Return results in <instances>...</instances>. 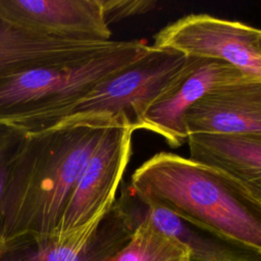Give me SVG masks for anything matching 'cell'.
Returning <instances> with one entry per match:
<instances>
[{
    "label": "cell",
    "mask_w": 261,
    "mask_h": 261,
    "mask_svg": "<svg viewBox=\"0 0 261 261\" xmlns=\"http://www.w3.org/2000/svg\"><path fill=\"white\" fill-rule=\"evenodd\" d=\"M107 128L83 124L27 134L5 193L3 245L57 232L76 180Z\"/></svg>",
    "instance_id": "cell-1"
},
{
    "label": "cell",
    "mask_w": 261,
    "mask_h": 261,
    "mask_svg": "<svg viewBox=\"0 0 261 261\" xmlns=\"http://www.w3.org/2000/svg\"><path fill=\"white\" fill-rule=\"evenodd\" d=\"M128 185L203 231L261 256V203L210 168L163 151L139 166Z\"/></svg>",
    "instance_id": "cell-2"
},
{
    "label": "cell",
    "mask_w": 261,
    "mask_h": 261,
    "mask_svg": "<svg viewBox=\"0 0 261 261\" xmlns=\"http://www.w3.org/2000/svg\"><path fill=\"white\" fill-rule=\"evenodd\" d=\"M150 47L141 40L116 41L88 57L0 76V123L27 134L52 127L97 84L134 62Z\"/></svg>",
    "instance_id": "cell-3"
},
{
    "label": "cell",
    "mask_w": 261,
    "mask_h": 261,
    "mask_svg": "<svg viewBox=\"0 0 261 261\" xmlns=\"http://www.w3.org/2000/svg\"><path fill=\"white\" fill-rule=\"evenodd\" d=\"M186 58L180 53L151 46L134 62L97 84L50 128L83 124L141 128L147 109Z\"/></svg>",
    "instance_id": "cell-4"
},
{
    "label": "cell",
    "mask_w": 261,
    "mask_h": 261,
    "mask_svg": "<svg viewBox=\"0 0 261 261\" xmlns=\"http://www.w3.org/2000/svg\"><path fill=\"white\" fill-rule=\"evenodd\" d=\"M152 47L186 57L221 60L261 79V31L242 21L191 13L161 29Z\"/></svg>",
    "instance_id": "cell-5"
},
{
    "label": "cell",
    "mask_w": 261,
    "mask_h": 261,
    "mask_svg": "<svg viewBox=\"0 0 261 261\" xmlns=\"http://www.w3.org/2000/svg\"><path fill=\"white\" fill-rule=\"evenodd\" d=\"M137 225L116 201L87 223L49 238H18L0 248V261H107Z\"/></svg>",
    "instance_id": "cell-6"
},
{
    "label": "cell",
    "mask_w": 261,
    "mask_h": 261,
    "mask_svg": "<svg viewBox=\"0 0 261 261\" xmlns=\"http://www.w3.org/2000/svg\"><path fill=\"white\" fill-rule=\"evenodd\" d=\"M134 132L129 126L105 130L76 180L54 236L70 231L110 208L132 157Z\"/></svg>",
    "instance_id": "cell-7"
},
{
    "label": "cell",
    "mask_w": 261,
    "mask_h": 261,
    "mask_svg": "<svg viewBox=\"0 0 261 261\" xmlns=\"http://www.w3.org/2000/svg\"><path fill=\"white\" fill-rule=\"evenodd\" d=\"M245 75L221 60L187 57L147 109L141 128L159 135L171 148L182 146L188 139L184 124L188 108L207 92Z\"/></svg>",
    "instance_id": "cell-8"
},
{
    "label": "cell",
    "mask_w": 261,
    "mask_h": 261,
    "mask_svg": "<svg viewBox=\"0 0 261 261\" xmlns=\"http://www.w3.org/2000/svg\"><path fill=\"white\" fill-rule=\"evenodd\" d=\"M0 14L48 36L110 41L101 0H0Z\"/></svg>",
    "instance_id": "cell-9"
},
{
    "label": "cell",
    "mask_w": 261,
    "mask_h": 261,
    "mask_svg": "<svg viewBox=\"0 0 261 261\" xmlns=\"http://www.w3.org/2000/svg\"><path fill=\"white\" fill-rule=\"evenodd\" d=\"M184 124L188 135H261V79L245 75L207 92L188 108Z\"/></svg>",
    "instance_id": "cell-10"
},
{
    "label": "cell",
    "mask_w": 261,
    "mask_h": 261,
    "mask_svg": "<svg viewBox=\"0 0 261 261\" xmlns=\"http://www.w3.org/2000/svg\"><path fill=\"white\" fill-rule=\"evenodd\" d=\"M115 42L56 38L0 14V76L88 57L110 48Z\"/></svg>",
    "instance_id": "cell-11"
},
{
    "label": "cell",
    "mask_w": 261,
    "mask_h": 261,
    "mask_svg": "<svg viewBox=\"0 0 261 261\" xmlns=\"http://www.w3.org/2000/svg\"><path fill=\"white\" fill-rule=\"evenodd\" d=\"M190 159L204 165L261 203V135H188Z\"/></svg>",
    "instance_id": "cell-12"
},
{
    "label": "cell",
    "mask_w": 261,
    "mask_h": 261,
    "mask_svg": "<svg viewBox=\"0 0 261 261\" xmlns=\"http://www.w3.org/2000/svg\"><path fill=\"white\" fill-rule=\"evenodd\" d=\"M123 196L127 207L135 215L146 217L160 231L186 244L191 251V261H260V256L203 231L162 203L136 193L129 185Z\"/></svg>",
    "instance_id": "cell-13"
},
{
    "label": "cell",
    "mask_w": 261,
    "mask_h": 261,
    "mask_svg": "<svg viewBox=\"0 0 261 261\" xmlns=\"http://www.w3.org/2000/svg\"><path fill=\"white\" fill-rule=\"evenodd\" d=\"M124 208L138 222L129 239L107 261H191V251L186 244Z\"/></svg>",
    "instance_id": "cell-14"
},
{
    "label": "cell",
    "mask_w": 261,
    "mask_h": 261,
    "mask_svg": "<svg viewBox=\"0 0 261 261\" xmlns=\"http://www.w3.org/2000/svg\"><path fill=\"white\" fill-rule=\"evenodd\" d=\"M27 133L14 126L0 123V248L4 238V199L9 175Z\"/></svg>",
    "instance_id": "cell-15"
},
{
    "label": "cell",
    "mask_w": 261,
    "mask_h": 261,
    "mask_svg": "<svg viewBox=\"0 0 261 261\" xmlns=\"http://www.w3.org/2000/svg\"><path fill=\"white\" fill-rule=\"evenodd\" d=\"M106 23L116 22L129 16L145 14L156 8L154 0H101Z\"/></svg>",
    "instance_id": "cell-16"
}]
</instances>
